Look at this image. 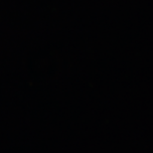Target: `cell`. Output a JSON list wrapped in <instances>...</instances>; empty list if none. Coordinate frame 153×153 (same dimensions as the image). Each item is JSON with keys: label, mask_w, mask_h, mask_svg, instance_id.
<instances>
[]
</instances>
